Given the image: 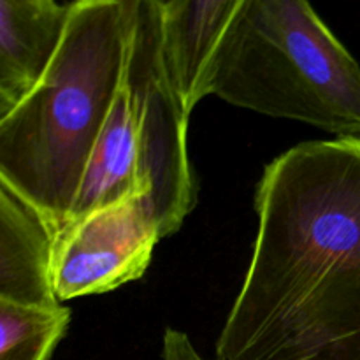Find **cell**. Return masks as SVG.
<instances>
[{
	"label": "cell",
	"instance_id": "cell-1",
	"mask_svg": "<svg viewBox=\"0 0 360 360\" xmlns=\"http://www.w3.org/2000/svg\"><path fill=\"white\" fill-rule=\"evenodd\" d=\"M243 287L214 360H360V137L266 165Z\"/></svg>",
	"mask_w": 360,
	"mask_h": 360
},
{
	"label": "cell",
	"instance_id": "cell-2",
	"mask_svg": "<svg viewBox=\"0 0 360 360\" xmlns=\"http://www.w3.org/2000/svg\"><path fill=\"white\" fill-rule=\"evenodd\" d=\"M139 0H74L42 79L0 118V181L65 225L88 158L125 79Z\"/></svg>",
	"mask_w": 360,
	"mask_h": 360
},
{
	"label": "cell",
	"instance_id": "cell-3",
	"mask_svg": "<svg viewBox=\"0 0 360 360\" xmlns=\"http://www.w3.org/2000/svg\"><path fill=\"white\" fill-rule=\"evenodd\" d=\"M238 108L360 137V65L309 0H246L200 83Z\"/></svg>",
	"mask_w": 360,
	"mask_h": 360
},
{
	"label": "cell",
	"instance_id": "cell-4",
	"mask_svg": "<svg viewBox=\"0 0 360 360\" xmlns=\"http://www.w3.org/2000/svg\"><path fill=\"white\" fill-rule=\"evenodd\" d=\"M125 88L137 123L141 171L148 202L160 238L181 229L197 202V185L188 162L183 109L167 72L164 49V9L155 0H139L125 67Z\"/></svg>",
	"mask_w": 360,
	"mask_h": 360
},
{
	"label": "cell",
	"instance_id": "cell-5",
	"mask_svg": "<svg viewBox=\"0 0 360 360\" xmlns=\"http://www.w3.org/2000/svg\"><path fill=\"white\" fill-rule=\"evenodd\" d=\"M160 231L146 193L129 197L58 232L53 283L60 302L105 294L146 273Z\"/></svg>",
	"mask_w": 360,
	"mask_h": 360
},
{
	"label": "cell",
	"instance_id": "cell-6",
	"mask_svg": "<svg viewBox=\"0 0 360 360\" xmlns=\"http://www.w3.org/2000/svg\"><path fill=\"white\" fill-rule=\"evenodd\" d=\"M56 234L44 214L0 181V301L56 308Z\"/></svg>",
	"mask_w": 360,
	"mask_h": 360
},
{
	"label": "cell",
	"instance_id": "cell-7",
	"mask_svg": "<svg viewBox=\"0 0 360 360\" xmlns=\"http://www.w3.org/2000/svg\"><path fill=\"white\" fill-rule=\"evenodd\" d=\"M69 4L0 0V118L13 111L51 65Z\"/></svg>",
	"mask_w": 360,
	"mask_h": 360
},
{
	"label": "cell",
	"instance_id": "cell-8",
	"mask_svg": "<svg viewBox=\"0 0 360 360\" xmlns=\"http://www.w3.org/2000/svg\"><path fill=\"white\" fill-rule=\"evenodd\" d=\"M139 193L148 195L150 190L141 171L139 134L123 79L122 90L88 158L83 179L63 229Z\"/></svg>",
	"mask_w": 360,
	"mask_h": 360
},
{
	"label": "cell",
	"instance_id": "cell-9",
	"mask_svg": "<svg viewBox=\"0 0 360 360\" xmlns=\"http://www.w3.org/2000/svg\"><path fill=\"white\" fill-rule=\"evenodd\" d=\"M246 0H174L164 9L167 72L186 115L200 98V83L224 32Z\"/></svg>",
	"mask_w": 360,
	"mask_h": 360
},
{
	"label": "cell",
	"instance_id": "cell-10",
	"mask_svg": "<svg viewBox=\"0 0 360 360\" xmlns=\"http://www.w3.org/2000/svg\"><path fill=\"white\" fill-rule=\"evenodd\" d=\"M70 311L0 301V360H49L67 333Z\"/></svg>",
	"mask_w": 360,
	"mask_h": 360
},
{
	"label": "cell",
	"instance_id": "cell-11",
	"mask_svg": "<svg viewBox=\"0 0 360 360\" xmlns=\"http://www.w3.org/2000/svg\"><path fill=\"white\" fill-rule=\"evenodd\" d=\"M162 359L164 360H211L197 352L190 338L176 329H165L162 343ZM214 360V359H213Z\"/></svg>",
	"mask_w": 360,
	"mask_h": 360
},
{
	"label": "cell",
	"instance_id": "cell-12",
	"mask_svg": "<svg viewBox=\"0 0 360 360\" xmlns=\"http://www.w3.org/2000/svg\"><path fill=\"white\" fill-rule=\"evenodd\" d=\"M155 2H157L158 6L162 7V9H165V7H169V6H171V4L174 2V0H155Z\"/></svg>",
	"mask_w": 360,
	"mask_h": 360
},
{
	"label": "cell",
	"instance_id": "cell-13",
	"mask_svg": "<svg viewBox=\"0 0 360 360\" xmlns=\"http://www.w3.org/2000/svg\"><path fill=\"white\" fill-rule=\"evenodd\" d=\"M34 2H55V0H34Z\"/></svg>",
	"mask_w": 360,
	"mask_h": 360
}]
</instances>
